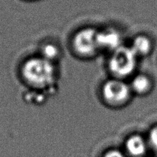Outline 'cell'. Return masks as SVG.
<instances>
[{
    "label": "cell",
    "instance_id": "1",
    "mask_svg": "<svg viewBox=\"0 0 157 157\" xmlns=\"http://www.w3.org/2000/svg\"><path fill=\"white\" fill-rule=\"evenodd\" d=\"M20 74L28 87L40 92L52 89L58 78L55 63L39 55L27 58L21 65Z\"/></svg>",
    "mask_w": 157,
    "mask_h": 157
},
{
    "label": "cell",
    "instance_id": "2",
    "mask_svg": "<svg viewBox=\"0 0 157 157\" xmlns=\"http://www.w3.org/2000/svg\"><path fill=\"white\" fill-rule=\"evenodd\" d=\"M139 58L130 46L123 45L110 52L107 69L113 78L127 80L136 73Z\"/></svg>",
    "mask_w": 157,
    "mask_h": 157
},
{
    "label": "cell",
    "instance_id": "3",
    "mask_svg": "<svg viewBox=\"0 0 157 157\" xmlns=\"http://www.w3.org/2000/svg\"><path fill=\"white\" fill-rule=\"evenodd\" d=\"M133 93L126 80L111 77L106 80L101 88L103 103L111 109H121L130 103Z\"/></svg>",
    "mask_w": 157,
    "mask_h": 157
},
{
    "label": "cell",
    "instance_id": "4",
    "mask_svg": "<svg viewBox=\"0 0 157 157\" xmlns=\"http://www.w3.org/2000/svg\"><path fill=\"white\" fill-rule=\"evenodd\" d=\"M71 49L78 58L91 59L101 52L98 42V29L84 27L77 31L70 42Z\"/></svg>",
    "mask_w": 157,
    "mask_h": 157
},
{
    "label": "cell",
    "instance_id": "5",
    "mask_svg": "<svg viewBox=\"0 0 157 157\" xmlns=\"http://www.w3.org/2000/svg\"><path fill=\"white\" fill-rule=\"evenodd\" d=\"M98 42L101 52L105 51L109 53L124 45L122 34L115 28L98 30Z\"/></svg>",
    "mask_w": 157,
    "mask_h": 157
},
{
    "label": "cell",
    "instance_id": "6",
    "mask_svg": "<svg viewBox=\"0 0 157 157\" xmlns=\"http://www.w3.org/2000/svg\"><path fill=\"white\" fill-rule=\"evenodd\" d=\"M149 147L147 139L139 133L129 135L124 143V152L130 157H144Z\"/></svg>",
    "mask_w": 157,
    "mask_h": 157
},
{
    "label": "cell",
    "instance_id": "7",
    "mask_svg": "<svg viewBox=\"0 0 157 157\" xmlns=\"http://www.w3.org/2000/svg\"><path fill=\"white\" fill-rule=\"evenodd\" d=\"M130 84L133 95L145 96L151 93L154 88V81L150 75L146 73H136L131 78Z\"/></svg>",
    "mask_w": 157,
    "mask_h": 157
},
{
    "label": "cell",
    "instance_id": "8",
    "mask_svg": "<svg viewBox=\"0 0 157 157\" xmlns=\"http://www.w3.org/2000/svg\"><path fill=\"white\" fill-rule=\"evenodd\" d=\"M138 58H144L152 53L153 50V42L148 35L140 34L133 38L130 45Z\"/></svg>",
    "mask_w": 157,
    "mask_h": 157
},
{
    "label": "cell",
    "instance_id": "9",
    "mask_svg": "<svg viewBox=\"0 0 157 157\" xmlns=\"http://www.w3.org/2000/svg\"><path fill=\"white\" fill-rule=\"evenodd\" d=\"M39 55L55 64V62L61 58L62 52L58 45L52 42H46L41 46Z\"/></svg>",
    "mask_w": 157,
    "mask_h": 157
},
{
    "label": "cell",
    "instance_id": "10",
    "mask_svg": "<svg viewBox=\"0 0 157 157\" xmlns=\"http://www.w3.org/2000/svg\"><path fill=\"white\" fill-rule=\"evenodd\" d=\"M147 139L149 147L157 152V125L150 129Z\"/></svg>",
    "mask_w": 157,
    "mask_h": 157
},
{
    "label": "cell",
    "instance_id": "11",
    "mask_svg": "<svg viewBox=\"0 0 157 157\" xmlns=\"http://www.w3.org/2000/svg\"><path fill=\"white\" fill-rule=\"evenodd\" d=\"M102 157H127V155L124 151L117 149H111L107 150Z\"/></svg>",
    "mask_w": 157,
    "mask_h": 157
},
{
    "label": "cell",
    "instance_id": "12",
    "mask_svg": "<svg viewBox=\"0 0 157 157\" xmlns=\"http://www.w3.org/2000/svg\"><path fill=\"white\" fill-rule=\"evenodd\" d=\"M25 1H28V2H34V1H37V0H25Z\"/></svg>",
    "mask_w": 157,
    "mask_h": 157
}]
</instances>
